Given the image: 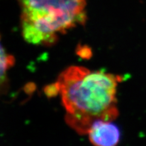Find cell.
<instances>
[{
  "label": "cell",
  "mask_w": 146,
  "mask_h": 146,
  "mask_svg": "<svg viewBox=\"0 0 146 146\" xmlns=\"http://www.w3.org/2000/svg\"><path fill=\"white\" fill-rule=\"evenodd\" d=\"M123 77L104 70L72 66L64 70L45 92L59 94L66 123L78 134L86 135L97 120L112 121L118 117L116 91Z\"/></svg>",
  "instance_id": "cell-1"
},
{
  "label": "cell",
  "mask_w": 146,
  "mask_h": 146,
  "mask_svg": "<svg viewBox=\"0 0 146 146\" xmlns=\"http://www.w3.org/2000/svg\"><path fill=\"white\" fill-rule=\"evenodd\" d=\"M22 34L34 45H50L60 34L87 21L86 0H18Z\"/></svg>",
  "instance_id": "cell-2"
},
{
  "label": "cell",
  "mask_w": 146,
  "mask_h": 146,
  "mask_svg": "<svg viewBox=\"0 0 146 146\" xmlns=\"http://www.w3.org/2000/svg\"><path fill=\"white\" fill-rule=\"evenodd\" d=\"M87 135L94 146H116L120 139L119 128L110 120L94 121Z\"/></svg>",
  "instance_id": "cell-3"
},
{
  "label": "cell",
  "mask_w": 146,
  "mask_h": 146,
  "mask_svg": "<svg viewBox=\"0 0 146 146\" xmlns=\"http://www.w3.org/2000/svg\"><path fill=\"white\" fill-rule=\"evenodd\" d=\"M14 62L15 59L5 50L0 36V96L5 92L8 87V72L14 66Z\"/></svg>",
  "instance_id": "cell-4"
}]
</instances>
